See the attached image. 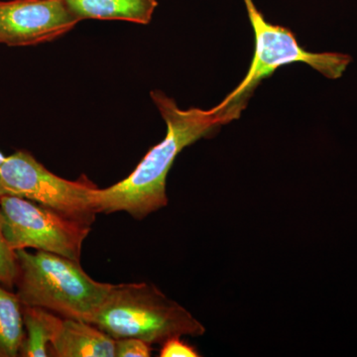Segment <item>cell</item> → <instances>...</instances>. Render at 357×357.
<instances>
[{
	"label": "cell",
	"mask_w": 357,
	"mask_h": 357,
	"mask_svg": "<svg viewBox=\"0 0 357 357\" xmlns=\"http://www.w3.org/2000/svg\"><path fill=\"white\" fill-rule=\"evenodd\" d=\"M151 98L166 122L165 138L152 147L128 178L107 189H96V213H128L144 220L168 204L166 181L176 158L185 147L213 135L222 126L239 119L248 102H220L208 110L181 109L173 98L160 91Z\"/></svg>",
	"instance_id": "1"
},
{
	"label": "cell",
	"mask_w": 357,
	"mask_h": 357,
	"mask_svg": "<svg viewBox=\"0 0 357 357\" xmlns=\"http://www.w3.org/2000/svg\"><path fill=\"white\" fill-rule=\"evenodd\" d=\"M16 294L23 306L48 310L64 319L91 323L112 290L93 280L81 263L55 253L16 250Z\"/></svg>",
	"instance_id": "2"
},
{
	"label": "cell",
	"mask_w": 357,
	"mask_h": 357,
	"mask_svg": "<svg viewBox=\"0 0 357 357\" xmlns=\"http://www.w3.org/2000/svg\"><path fill=\"white\" fill-rule=\"evenodd\" d=\"M114 340L135 337L163 344L174 337H201L206 328L153 284L126 283L112 290L91 323Z\"/></svg>",
	"instance_id": "3"
},
{
	"label": "cell",
	"mask_w": 357,
	"mask_h": 357,
	"mask_svg": "<svg viewBox=\"0 0 357 357\" xmlns=\"http://www.w3.org/2000/svg\"><path fill=\"white\" fill-rule=\"evenodd\" d=\"M243 1L255 32V54L245 77L225 96L223 102H248L263 79L271 77L279 68L293 63H305L330 79H340L344 74L351 63V56L335 52L312 53L305 50L288 28L267 22L252 0Z\"/></svg>",
	"instance_id": "4"
},
{
	"label": "cell",
	"mask_w": 357,
	"mask_h": 357,
	"mask_svg": "<svg viewBox=\"0 0 357 357\" xmlns=\"http://www.w3.org/2000/svg\"><path fill=\"white\" fill-rule=\"evenodd\" d=\"M0 225L14 251L34 249L81 260L91 225L20 197H0Z\"/></svg>",
	"instance_id": "5"
},
{
	"label": "cell",
	"mask_w": 357,
	"mask_h": 357,
	"mask_svg": "<svg viewBox=\"0 0 357 357\" xmlns=\"http://www.w3.org/2000/svg\"><path fill=\"white\" fill-rule=\"evenodd\" d=\"M96 189L88 178L59 177L26 151L6 157L0 165V197L29 199L89 225L98 215L93 203Z\"/></svg>",
	"instance_id": "6"
},
{
	"label": "cell",
	"mask_w": 357,
	"mask_h": 357,
	"mask_svg": "<svg viewBox=\"0 0 357 357\" xmlns=\"http://www.w3.org/2000/svg\"><path fill=\"white\" fill-rule=\"evenodd\" d=\"M79 21L64 0L0 1V43L21 47L52 41Z\"/></svg>",
	"instance_id": "7"
},
{
	"label": "cell",
	"mask_w": 357,
	"mask_h": 357,
	"mask_svg": "<svg viewBox=\"0 0 357 357\" xmlns=\"http://www.w3.org/2000/svg\"><path fill=\"white\" fill-rule=\"evenodd\" d=\"M115 340L93 324L64 319L51 345V356L114 357Z\"/></svg>",
	"instance_id": "8"
},
{
	"label": "cell",
	"mask_w": 357,
	"mask_h": 357,
	"mask_svg": "<svg viewBox=\"0 0 357 357\" xmlns=\"http://www.w3.org/2000/svg\"><path fill=\"white\" fill-rule=\"evenodd\" d=\"M70 13L79 20H123L148 24L157 0H64Z\"/></svg>",
	"instance_id": "9"
},
{
	"label": "cell",
	"mask_w": 357,
	"mask_h": 357,
	"mask_svg": "<svg viewBox=\"0 0 357 357\" xmlns=\"http://www.w3.org/2000/svg\"><path fill=\"white\" fill-rule=\"evenodd\" d=\"M25 337L20 356H51V345L62 328L64 318L43 307L23 306Z\"/></svg>",
	"instance_id": "10"
},
{
	"label": "cell",
	"mask_w": 357,
	"mask_h": 357,
	"mask_svg": "<svg viewBox=\"0 0 357 357\" xmlns=\"http://www.w3.org/2000/svg\"><path fill=\"white\" fill-rule=\"evenodd\" d=\"M24 337L22 303L0 284V357L20 356Z\"/></svg>",
	"instance_id": "11"
},
{
	"label": "cell",
	"mask_w": 357,
	"mask_h": 357,
	"mask_svg": "<svg viewBox=\"0 0 357 357\" xmlns=\"http://www.w3.org/2000/svg\"><path fill=\"white\" fill-rule=\"evenodd\" d=\"M17 272L16 252L7 243L0 225V284L8 289L13 288L17 278Z\"/></svg>",
	"instance_id": "12"
},
{
	"label": "cell",
	"mask_w": 357,
	"mask_h": 357,
	"mask_svg": "<svg viewBox=\"0 0 357 357\" xmlns=\"http://www.w3.org/2000/svg\"><path fill=\"white\" fill-rule=\"evenodd\" d=\"M152 344L135 337L115 340L114 357H149L152 356Z\"/></svg>",
	"instance_id": "13"
},
{
	"label": "cell",
	"mask_w": 357,
	"mask_h": 357,
	"mask_svg": "<svg viewBox=\"0 0 357 357\" xmlns=\"http://www.w3.org/2000/svg\"><path fill=\"white\" fill-rule=\"evenodd\" d=\"M182 337H174L167 340L162 344L161 357H198L201 356L192 345L181 340Z\"/></svg>",
	"instance_id": "14"
},
{
	"label": "cell",
	"mask_w": 357,
	"mask_h": 357,
	"mask_svg": "<svg viewBox=\"0 0 357 357\" xmlns=\"http://www.w3.org/2000/svg\"><path fill=\"white\" fill-rule=\"evenodd\" d=\"M4 159H6V156H3V154L0 152V165H1L2 162L4 161Z\"/></svg>",
	"instance_id": "15"
}]
</instances>
